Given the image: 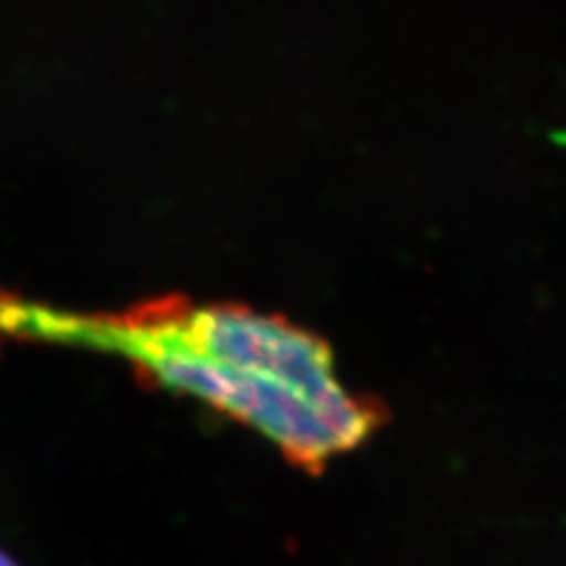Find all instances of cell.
I'll return each mask as SVG.
<instances>
[{
    "label": "cell",
    "instance_id": "6da1fadb",
    "mask_svg": "<svg viewBox=\"0 0 566 566\" xmlns=\"http://www.w3.org/2000/svg\"><path fill=\"white\" fill-rule=\"evenodd\" d=\"M0 340L114 354L149 387L203 401L314 474L380 428L378 406L343 385L326 340L237 303L164 295L81 312L0 291Z\"/></svg>",
    "mask_w": 566,
    "mask_h": 566
},
{
    "label": "cell",
    "instance_id": "7a4b0ae2",
    "mask_svg": "<svg viewBox=\"0 0 566 566\" xmlns=\"http://www.w3.org/2000/svg\"><path fill=\"white\" fill-rule=\"evenodd\" d=\"M0 566H20V564H17L8 553L0 551Z\"/></svg>",
    "mask_w": 566,
    "mask_h": 566
}]
</instances>
